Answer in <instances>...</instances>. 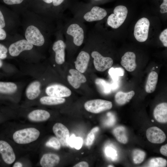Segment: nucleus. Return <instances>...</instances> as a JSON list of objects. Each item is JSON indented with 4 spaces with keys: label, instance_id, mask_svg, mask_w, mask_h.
I'll use <instances>...</instances> for the list:
<instances>
[{
    "label": "nucleus",
    "instance_id": "36",
    "mask_svg": "<svg viewBox=\"0 0 167 167\" xmlns=\"http://www.w3.org/2000/svg\"><path fill=\"white\" fill-rule=\"evenodd\" d=\"M94 135L93 133L90 132L88 135L86 142V144L87 146L91 145L94 139Z\"/></svg>",
    "mask_w": 167,
    "mask_h": 167
},
{
    "label": "nucleus",
    "instance_id": "5",
    "mask_svg": "<svg viewBox=\"0 0 167 167\" xmlns=\"http://www.w3.org/2000/svg\"><path fill=\"white\" fill-rule=\"evenodd\" d=\"M66 33L71 37L75 45L80 46L83 44L84 39V31L79 24L73 23L70 24L66 29Z\"/></svg>",
    "mask_w": 167,
    "mask_h": 167
},
{
    "label": "nucleus",
    "instance_id": "15",
    "mask_svg": "<svg viewBox=\"0 0 167 167\" xmlns=\"http://www.w3.org/2000/svg\"><path fill=\"white\" fill-rule=\"evenodd\" d=\"M69 72L71 75L67 76V80L70 84L74 88H79L82 83L86 81L85 76L77 70L71 69Z\"/></svg>",
    "mask_w": 167,
    "mask_h": 167
},
{
    "label": "nucleus",
    "instance_id": "9",
    "mask_svg": "<svg viewBox=\"0 0 167 167\" xmlns=\"http://www.w3.org/2000/svg\"><path fill=\"white\" fill-rule=\"evenodd\" d=\"M53 130L62 146H67L69 145V132L65 126L61 123H56L53 126Z\"/></svg>",
    "mask_w": 167,
    "mask_h": 167
},
{
    "label": "nucleus",
    "instance_id": "45",
    "mask_svg": "<svg viewBox=\"0 0 167 167\" xmlns=\"http://www.w3.org/2000/svg\"><path fill=\"white\" fill-rule=\"evenodd\" d=\"M13 167H22V164L21 163L19 162L15 163L13 166Z\"/></svg>",
    "mask_w": 167,
    "mask_h": 167
},
{
    "label": "nucleus",
    "instance_id": "26",
    "mask_svg": "<svg viewBox=\"0 0 167 167\" xmlns=\"http://www.w3.org/2000/svg\"><path fill=\"white\" fill-rule=\"evenodd\" d=\"M17 89V85L10 82H0V92L11 94L15 92Z\"/></svg>",
    "mask_w": 167,
    "mask_h": 167
},
{
    "label": "nucleus",
    "instance_id": "47",
    "mask_svg": "<svg viewBox=\"0 0 167 167\" xmlns=\"http://www.w3.org/2000/svg\"><path fill=\"white\" fill-rule=\"evenodd\" d=\"M45 3L47 4H51L52 3L53 0H41Z\"/></svg>",
    "mask_w": 167,
    "mask_h": 167
},
{
    "label": "nucleus",
    "instance_id": "14",
    "mask_svg": "<svg viewBox=\"0 0 167 167\" xmlns=\"http://www.w3.org/2000/svg\"><path fill=\"white\" fill-rule=\"evenodd\" d=\"M66 45L64 41L61 40L55 41L52 49L55 52V61L58 64H62L65 61V50Z\"/></svg>",
    "mask_w": 167,
    "mask_h": 167
},
{
    "label": "nucleus",
    "instance_id": "28",
    "mask_svg": "<svg viewBox=\"0 0 167 167\" xmlns=\"http://www.w3.org/2000/svg\"><path fill=\"white\" fill-rule=\"evenodd\" d=\"M145 156V152L141 150L136 149L133 152V160L134 163L135 164L141 163L143 161Z\"/></svg>",
    "mask_w": 167,
    "mask_h": 167
},
{
    "label": "nucleus",
    "instance_id": "43",
    "mask_svg": "<svg viewBox=\"0 0 167 167\" xmlns=\"http://www.w3.org/2000/svg\"><path fill=\"white\" fill-rule=\"evenodd\" d=\"M0 27V40H3L6 37V33L5 31Z\"/></svg>",
    "mask_w": 167,
    "mask_h": 167
},
{
    "label": "nucleus",
    "instance_id": "48",
    "mask_svg": "<svg viewBox=\"0 0 167 167\" xmlns=\"http://www.w3.org/2000/svg\"><path fill=\"white\" fill-rule=\"evenodd\" d=\"M2 61L0 59V68L2 66Z\"/></svg>",
    "mask_w": 167,
    "mask_h": 167
},
{
    "label": "nucleus",
    "instance_id": "8",
    "mask_svg": "<svg viewBox=\"0 0 167 167\" xmlns=\"http://www.w3.org/2000/svg\"><path fill=\"white\" fill-rule=\"evenodd\" d=\"M45 92L49 96L58 98L69 96L71 94V90L67 87L59 84H54L48 86Z\"/></svg>",
    "mask_w": 167,
    "mask_h": 167
},
{
    "label": "nucleus",
    "instance_id": "2",
    "mask_svg": "<svg viewBox=\"0 0 167 167\" xmlns=\"http://www.w3.org/2000/svg\"><path fill=\"white\" fill-rule=\"evenodd\" d=\"M128 10L123 5L116 6L113 10V13L110 14L108 17V25L113 28H117L124 23L127 17Z\"/></svg>",
    "mask_w": 167,
    "mask_h": 167
},
{
    "label": "nucleus",
    "instance_id": "27",
    "mask_svg": "<svg viewBox=\"0 0 167 167\" xmlns=\"http://www.w3.org/2000/svg\"><path fill=\"white\" fill-rule=\"evenodd\" d=\"M82 144L83 140L80 137H76L73 134L69 138L68 145L72 148L79 150L82 147Z\"/></svg>",
    "mask_w": 167,
    "mask_h": 167
},
{
    "label": "nucleus",
    "instance_id": "40",
    "mask_svg": "<svg viewBox=\"0 0 167 167\" xmlns=\"http://www.w3.org/2000/svg\"><path fill=\"white\" fill-rule=\"evenodd\" d=\"M5 26V23L3 16L0 10V27L3 28Z\"/></svg>",
    "mask_w": 167,
    "mask_h": 167
},
{
    "label": "nucleus",
    "instance_id": "23",
    "mask_svg": "<svg viewBox=\"0 0 167 167\" xmlns=\"http://www.w3.org/2000/svg\"><path fill=\"white\" fill-rule=\"evenodd\" d=\"M135 92L133 91L128 92H118L115 95V101L118 105H124L130 101L135 95Z\"/></svg>",
    "mask_w": 167,
    "mask_h": 167
},
{
    "label": "nucleus",
    "instance_id": "7",
    "mask_svg": "<svg viewBox=\"0 0 167 167\" xmlns=\"http://www.w3.org/2000/svg\"><path fill=\"white\" fill-rule=\"evenodd\" d=\"M25 37L28 42L36 46H41L45 42L43 35L39 29L33 25L30 26L27 28Z\"/></svg>",
    "mask_w": 167,
    "mask_h": 167
},
{
    "label": "nucleus",
    "instance_id": "25",
    "mask_svg": "<svg viewBox=\"0 0 167 167\" xmlns=\"http://www.w3.org/2000/svg\"><path fill=\"white\" fill-rule=\"evenodd\" d=\"M66 100L63 98H58L54 96H44L40 99V102L43 105H57L62 104Z\"/></svg>",
    "mask_w": 167,
    "mask_h": 167
},
{
    "label": "nucleus",
    "instance_id": "30",
    "mask_svg": "<svg viewBox=\"0 0 167 167\" xmlns=\"http://www.w3.org/2000/svg\"><path fill=\"white\" fill-rule=\"evenodd\" d=\"M109 73L112 77L113 81H118L119 76L124 75V70L121 67L116 68L112 67L109 69Z\"/></svg>",
    "mask_w": 167,
    "mask_h": 167
},
{
    "label": "nucleus",
    "instance_id": "10",
    "mask_svg": "<svg viewBox=\"0 0 167 167\" xmlns=\"http://www.w3.org/2000/svg\"><path fill=\"white\" fill-rule=\"evenodd\" d=\"M107 12L106 11L98 6L92 7L90 10L85 13L83 16V19L88 22L99 21L103 19L106 16Z\"/></svg>",
    "mask_w": 167,
    "mask_h": 167
},
{
    "label": "nucleus",
    "instance_id": "4",
    "mask_svg": "<svg viewBox=\"0 0 167 167\" xmlns=\"http://www.w3.org/2000/svg\"><path fill=\"white\" fill-rule=\"evenodd\" d=\"M150 22L146 18L139 19L135 24L134 34L136 40L139 42H143L148 38Z\"/></svg>",
    "mask_w": 167,
    "mask_h": 167
},
{
    "label": "nucleus",
    "instance_id": "20",
    "mask_svg": "<svg viewBox=\"0 0 167 167\" xmlns=\"http://www.w3.org/2000/svg\"><path fill=\"white\" fill-rule=\"evenodd\" d=\"M40 86V83L38 81H34L29 85L26 91L28 99L30 100H34L39 96L41 92Z\"/></svg>",
    "mask_w": 167,
    "mask_h": 167
},
{
    "label": "nucleus",
    "instance_id": "13",
    "mask_svg": "<svg viewBox=\"0 0 167 167\" xmlns=\"http://www.w3.org/2000/svg\"><path fill=\"white\" fill-rule=\"evenodd\" d=\"M0 153L4 161L7 164H11L15 160V156L12 148L4 141L0 140Z\"/></svg>",
    "mask_w": 167,
    "mask_h": 167
},
{
    "label": "nucleus",
    "instance_id": "12",
    "mask_svg": "<svg viewBox=\"0 0 167 167\" xmlns=\"http://www.w3.org/2000/svg\"><path fill=\"white\" fill-rule=\"evenodd\" d=\"M33 45L27 40L23 39L11 44L9 48L10 55L13 57L18 56L23 51L31 49Z\"/></svg>",
    "mask_w": 167,
    "mask_h": 167
},
{
    "label": "nucleus",
    "instance_id": "35",
    "mask_svg": "<svg viewBox=\"0 0 167 167\" xmlns=\"http://www.w3.org/2000/svg\"><path fill=\"white\" fill-rule=\"evenodd\" d=\"M7 48L3 45L0 44V59H4L7 57Z\"/></svg>",
    "mask_w": 167,
    "mask_h": 167
},
{
    "label": "nucleus",
    "instance_id": "41",
    "mask_svg": "<svg viewBox=\"0 0 167 167\" xmlns=\"http://www.w3.org/2000/svg\"><path fill=\"white\" fill-rule=\"evenodd\" d=\"M65 0H53L52 4L54 6H58L62 4Z\"/></svg>",
    "mask_w": 167,
    "mask_h": 167
},
{
    "label": "nucleus",
    "instance_id": "37",
    "mask_svg": "<svg viewBox=\"0 0 167 167\" xmlns=\"http://www.w3.org/2000/svg\"><path fill=\"white\" fill-rule=\"evenodd\" d=\"M24 0H3L4 2L8 5L19 4L22 3Z\"/></svg>",
    "mask_w": 167,
    "mask_h": 167
},
{
    "label": "nucleus",
    "instance_id": "39",
    "mask_svg": "<svg viewBox=\"0 0 167 167\" xmlns=\"http://www.w3.org/2000/svg\"><path fill=\"white\" fill-rule=\"evenodd\" d=\"M161 153L163 155L167 156V144L161 146L160 149Z\"/></svg>",
    "mask_w": 167,
    "mask_h": 167
},
{
    "label": "nucleus",
    "instance_id": "33",
    "mask_svg": "<svg viewBox=\"0 0 167 167\" xmlns=\"http://www.w3.org/2000/svg\"><path fill=\"white\" fill-rule=\"evenodd\" d=\"M105 152L106 156L112 161H115L117 159L118 155L117 151L112 147H106L105 150Z\"/></svg>",
    "mask_w": 167,
    "mask_h": 167
},
{
    "label": "nucleus",
    "instance_id": "49",
    "mask_svg": "<svg viewBox=\"0 0 167 167\" xmlns=\"http://www.w3.org/2000/svg\"><path fill=\"white\" fill-rule=\"evenodd\" d=\"M108 167H113V166L112 165H109Z\"/></svg>",
    "mask_w": 167,
    "mask_h": 167
},
{
    "label": "nucleus",
    "instance_id": "42",
    "mask_svg": "<svg viewBox=\"0 0 167 167\" xmlns=\"http://www.w3.org/2000/svg\"><path fill=\"white\" fill-rule=\"evenodd\" d=\"M74 167H88L89 165L87 162L85 161L80 162L73 166Z\"/></svg>",
    "mask_w": 167,
    "mask_h": 167
},
{
    "label": "nucleus",
    "instance_id": "38",
    "mask_svg": "<svg viewBox=\"0 0 167 167\" xmlns=\"http://www.w3.org/2000/svg\"><path fill=\"white\" fill-rule=\"evenodd\" d=\"M160 12L162 14L167 12V0H163L162 3L160 6Z\"/></svg>",
    "mask_w": 167,
    "mask_h": 167
},
{
    "label": "nucleus",
    "instance_id": "19",
    "mask_svg": "<svg viewBox=\"0 0 167 167\" xmlns=\"http://www.w3.org/2000/svg\"><path fill=\"white\" fill-rule=\"evenodd\" d=\"M60 161V158L54 154H45L41 159L40 164L43 167H53L57 165Z\"/></svg>",
    "mask_w": 167,
    "mask_h": 167
},
{
    "label": "nucleus",
    "instance_id": "34",
    "mask_svg": "<svg viewBox=\"0 0 167 167\" xmlns=\"http://www.w3.org/2000/svg\"><path fill=\"white\" fill-rule=\"evenodd\" d=\"M160 40L164 46L167 47V29L164 30L160 34L159 36Z\"/></svg>",
    "mask_w": 167,
    "mask_h": 167
},
{
    "label": "nucleus",
    "instance_id": "31",
    "mask_svg": "<svg viewBox=\"0 0 167 167\" xmlns=\"http://www.w3.org/2000/svg\"><path fill=\"white\" fill-rule=\"evenodd\" d=\"M96 84L99 85L101 88L104 93H108L111 92L112 89L111 85L108 83L104 80L101 79H98L96 80Z\"/></svg>",
    "mask_w": 167,
    "mask_h": 167
},
{
    "label": "nucleus",
    "instance_id": "29",
    "mask_svg": "<svg viewBox=\"0 0 167 167\" xmlns=\"http://www.w3.org/2000/svg\"><path fill=\"white\" fill-rule=\"evenodd\" d=\"M167 161L162 157L153 158L150 160L148 163V167H164L167 165Z\"/></svg>",
    "mask_w": 167,
    "mask_h": 167
},
{
    "label": "nucleus",
    "instance_id": "18",
    "mask_svg": "<svg viewBox=\"0 0 167 167\" xmlns=\"http://www.w3.org/2000/svg\"><path fill=\"white\" fill-rule=\"evenodd\" d=\"M153 115L156 120L161 123L167 122V103L163 102L157 105L153 111Z\"/></svg>",
    "mask_w": 167,
    "mask_h": 167
},
{
    "label": "nucleus",
    "instance_id": "50",
    "mask_svg": "<svg viewBox=\"0 0 167 167\" xmlns=\"http://www.w3.org/2000/svg\"><path fill=\"white\" fill-rule=\"evenodd\" d=\"M93 1H99V0H93Z\"/></svg>",
    "mask_w": 167,
    "mask_h": 167
},
{
    "label": "nucleus",
    "instance_id": "46",
    "mask_svg": "<svg viewBox=\"0 0 167 167\" xmlns=\"http://www.w3.org/2000/svg\"><path fill=\"white\" fill-rule=\"evenodd\" d=\"M99 130V128L98 127H96L93 128L91 131V132L94 133L96 132Z\"/></svg>",
    "mask_w": 167,
    "mask_h": 167
},
{
    "label": "nucleus",
    "instance_id": "1",
    "mask_svg": "<svg viewBox=\"0 0 167 167\" xmlns=\"http://www.w3.org/2000/svg\"><path fill=\"white\" fill-rule=\"evenodd\" d=\"M40 134L39 131L34 128H29L15 131L13 135V139L16 143L25 144L36 140Z\"/></svg>",
    "mask_w": 167,
    "mask_h": 167
},
{
    "label": "nucleus",
    "instance_id": "21",
    "mask_svg": "<svg viewBox=\"0 0 167 167\" xmlns=\"http://www.w3.org/2000/svg\"><path fill=\"white\" fill-rule=\"evenodd\" d=\"M28 118L31 120L35 122L43 121L47 120L50 117L49 113L47 111L42 109H37L30 112Z\"/></svg>",
    "mask_w": 167,
    "mask_h": 167
},
{
    "label": "nucleus",
    "instance_id": "6",
    "mask_svg": "<svg viewBox=\"0 0 167 167\" xmlns=\"http://www.w3.org/2000/svg\"><path fill=\"white\" fill-rule=\"evenodd\" d=\"M93 58V64L95 69L99 71H104L110 68L113 63L112 59L109 57H105L98 51H94L91 53Z\"/></svg>",
    "mask_w": 167,
    "mask_h": 167
},
{
    "label": "nucleus",
    "instance_id": "16",
    "mask_svg": "<svg viewBox=\"0 0 167 167\" xmlns=\"http://www.w3.org/2000/svg\"><path fill=\"white\" fill-rule=\"evenodd\" d=\"M90 59V56L88 52L81 51L74 62L76 69L82 73H84L87 69Z\"/></svg>",
    "mask_w": 167,
    "mask_h": 167
},
{
    "label": "nucleus",
    "instance_id": "11",
    "mask_svg": "<svg viewBox=\"0 0 167 167\" xmlns=\"http://www.w3.org/2000/svg\"><path fill=\"white\" fill-rule=\"evenodd\" d=\"M146 135L148 140L154 143H163L166 139L164 132L159 128L153 126L147 129Z\"/></svg>",
    "mask_w": 167,
    "mask_h": 167
},
{
    "label": "nucleus",
    "instance_id": "22",
    "mask_svg": "<svg viewBox=\"0 0 167 167\" xmlns=\"http://www.w3.org/2000/svg\"><path fill=\"white\" fill-rule=\"evenodd\" d=\"M158 79V75L156 72L153 71L149 74L145 86L147 92L151 93L155 90Z\"/></svg>",
    "mask_w": 167,
    "mask_h": 167
},
{
    "label": "nucleus",
    "instance_id": "44",
    "mask_svg": "<svg viewBox=\"0 0 167 167\" xmlns=\"http://www.w3.org/2000/svg\"><path fill=\"white\" fill-rule=\"evenodd\" d=\"M109 119L107 121V124L109 125H113L115 122V119L113 116H111L109 118Z\"/></svg>",
    "mask_w": 167,
    "mask_h": 167
},
{
    "label": "nucleus",
    "instance_id": "3",
    "mask_svg": "<svg viewBox=\"0 0 167 167\" xmlns=\"http://www.w3.org/2000/svg\"><path fill=\"white\" fill-rule=\"evenodd\" d=\"M84 107L86 110L89 112L97 113L111 109L112 103L111 102L106 100L94 99L86 102Z\"/></svg>",
    "mask_w": 167,
    "mask_h": 167
},
{
    "label": "nucleus",
    "instance_id": "51",
    "mask_svg": "<svg viewBox=\"0 0 167 167\" xmlns=\"http://www.w3.org/2000/svg\"><path fill=\"white\" fill-rule=\"evenodd\" d=\"M152 122H154L153 120H152Z\"/></svg>",
    "mask_w": 167,
    "mask_h": 167
},
{
    "label": "nucleus",
    "instance_id": "24",
    "mask_svg": "<svg viewBox=\"0 0 167 167\" xmlns=\"http://www.w3.org/2000/svg\"><path fill=\"white\" fill-rule=\"evenodd\" d=\"M113 133L117 140L123 144L126 143L128 141L126 130L123 126H118L115 128Z\"/></svg>",
    "mask_w": 167,
    "mask_h": 167
},
{
    "label": "nucleus",
    "instance_id": "17",
    "mask_svg": "<svg viewBox=\"0 0 167 167\" xmlns=\"http://www.w3.org/2000/svg\"><path fill=\"white\" fill-rule=\"evenodd\" d=\"M121 64L127 71H134L136 67L135 54L131 52H126L122 57Z\"/></svg>",
    "mask_w": 167,
    "mask_h": 167
},
{
    "label": "nucleus",
    "instance_id": "32",
    "mask_svg": "<svg viewBox=\"0 0 167 167\" xmlns=\"http://www.w3.org/2000/svg\"><path fill=\"white\" fill-rule=\"evenodd\" d=\"M45 145L48 147H52L54 149L58 150L61 147V144L57 138H51L46 143Z\"/></svg>",
    "mask_w": 167,
    "mask_h": 167
}]
</instances>
